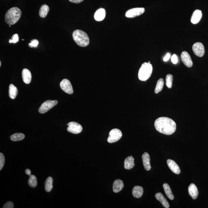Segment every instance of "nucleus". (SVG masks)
I'll use <instances>...</instances> for the list:
<instances>
[{
    "label": "nucleus",
    "mask_w": 208,
    "mask_h": 208,
    "mask_svg": "<svg viewBox=\"0 0 208 208\" xmlns=\"http://www.w3.org/2000/svg\"><path fill=\"white\" fill-rule=\"evenodd\" d=\"M154 125L158 132L164 135H172L176 130V124L169 118H159L155 120Z\"/></svg>",
    "instance_id": "1"
},
{
    "label": "nucleus",
    "mask_w": 208,
    "mask_h": 208,
    "mask_svg": "<svg viewBox=\"0 0 208 208\" xmlns=\"http://www.w3.org/2000/svg\"><path fill=\"white\" fill-rule=\"evenodd\" d=\"M21 11L17 7L11 8L7 11L5 17L6 23L9 25L16 23L21 16Z\"/></svg>",
    "instance_id": "2"
},
{
    "label": "nucleus",
    "mask_w": 208,
    "mask_h": 208,
    "mask_svg": "<svg viewBox=\"0 0 208 208\" xmlns=\"http://www.w3.org/2000/svg\"><path fill=\"white\" fill-rule=\"evenodd\" d=\"M73 39L78 46L82 47L88 46L90 43V39L88 35L81 30H75L72 33Z\"/></svg>",
    "instance_id": "3"
},
{
    "label": "nucleus",
    "mask_w": 208,
    "mask_h": 208,
    "mask_svg": "<svg viewBox=\"0 0 208 208\" xmlns=\"http://www.w3.org/2000/svg\"><path fill=\"white\" fill-rule=\"evenodd\" d=\"M152 71L153 67L150 63L148 62L143 63L139 71V79L141 81H146L151 76Z\"/></svg>",
    "instance_id": "4"
},
{
    "label": "nucleus",
    "mask_w": 208,
    "mask_h": 208,
    "mask_svg": "<svg viewBox=\"0 0 208 208\" xmlns=\"http://www.w3.org/2000/svg\"><path fill=\"white\" fill-rule=\"evenodd\" d=\"M122 136V133L120 130L117 128L113 129L109 132L107 141L108 142L110 143H115L120 140Z\"/></svg>",
    "instance_id": "5"
},
{
    "label": "nucleus",
    "mask_w": 208,
    "mask_h": 208,
    "mask_svg": "<svg viewBox=\"0 0 208 208\" xmlns=\"http://www.w3.org/2000/svg\"><path fill=\"white\" fill-rule=\"evenodd\" d=\"M58 102L57 100H47L45 101L41 104V106L39 109V112L40 113L44 114L49 111L50 109H52L53 107L58 104Z\"/></svg>",
    "instance_id": "6"
},
{
    "label": "nucleus",
    "mask_w": 208,
    "mask_h": 208,
    "mask_svg": "<svg viewBox=\"0 0 208 208\" xmlns=\"http://www.w3.org/2000/svg\"><path fill=\"white\" fill-rule=\"evenodd\" d=\"M145 11V9L144 8H134L127 11L126 13L125 16L128 18H134L141 15Z\"/></svg>",
    "instance_id": "7"
},
{
    "label": "nucleus",
    "mask_w": 208,
    "mask_h": 208,
    "mask_svg": "<svg viewBox=\"0 0 208 208\" xmlns=\"http://www.w3.org/2000/svg\"><path fill=\"white\" fill-rule=\"evenodd\" d=\"M67 130L70 133L75 134L80 133L83 130L82 126L77 122H69Z\"/></svg>",
    "instance_id": "8"
},
{
    "label": "nucleus",
    "mask_w": 208,
    "mask_h": 208,
    "mask_svg": "<svg viewBox=\"0 0 208 208\" xmlns=\"http://www.w3.org/2000/svg\"><path fill=\"white\" fill-rule=\"evenodd\" d=\"M60 86L61 89L67 94L71 95L73 93L72 85L67 79H64L62 80L61 82Z\"/></svg>",
    "instance_id": "9"
},
{
    "label": "nucleus",
    "mask_w": 208,
    "mask_h": 208,
    "mask_svg": "<svg viewBox=\"0 0 208 208\" xmlns=\"http://www.w3.org/2000/svg\"><path fill=\"white\" fill-rule=\"evenodd\" d=\"M193 53L198 57H201L204 55L205 49L204 45L200 42L196 43L193 44L192 46Z\"/></svg>",
    "instance_id": "10"
},
{
    "label": "nucleus",
    "mask_w": 208,
    "mask_h": 208,
    "mask_svg": "<svg viewBox=\"0 0 208 208\" xmlns=\"http://www.w3.org/2000/svg\"><path fill=\"white\" fill-rule=\"evenodd\" d=\"M181 58L182 62L184 65L188 67H191L193 65L191 56L186 51H183L181 53Z\"/></svg>",
    "instance_id": "11"
},
{
    "label": "nucleus",
    "mask_w": 208,
    "mask_h": 208,
    "mask_svg": "<svg viewBox=\"0 0 208 208\" xmlns=\"http://www.w3.org/2000/svg\"><path fill=\"white\" fill-rule=\"evenodd\" d=\"M167 164L169 169L173 173L176 174L180 173L181 171L180 167L175 161L170 159H167Z\"/></svg>",
    "instance_id": "12"
},
{
    "label": "nucleus",
    "mask_w": 208,
    "mask_h": 208,
    "mask_svg": "<svg viewBox=\"0 0 208 208\" xmlns=\"http://www.w3.org/2000/svg\"><path fill=\"white\" fill-rule=\"evenodd\" d=\"M143 165L144 168L146 170L149 171L151 169L150 165V159L149 155L147 152H145L142 156Z\"/></svg>",
    "instance_id": "13"
},
{
    "label": "nucleus",
    "mask_w": 208,
    "mask_h": 208,
    "mask_svg": "<svg viewBox=\"0 0 208 208\" xmlns=\"http://www.w3.org/2000/svg\"><path fill=\"white\" fill-rule=\"evenodd\" d=\"M188 193L193 199H196L197 198L199 195V191H198L197 187L194 183H191L188 187Z\"/></svg>",
    "instance_id": "14"
},
{
    "label": "nucleus",
    "mask_w": 208,
    "mask_h": 208,
    "mask_svg": "<svg viewBox=\"0 0 208 208\" xmlns=\"http://www.w3.org/2000/svg\"><path fill=\"white\" fill-rule=\"evenodd\" d=\"M202 12L200 10H196L193 12L191 19V22L193 24L198 23L202 17Z\"/></svg>",
    "instance_id": "15"
},
{
    "label": "nucleus",
    "mask_w": 208,
    "mask_h": 208,
    "mask_svg": "<svg viewBox=\"0 0 208 208\" xmlns=\"http://www.w3.org/2000/svg\"><path fill=\"white\" fill-rule=\"evenodd\" d=\"M105 16V10L104 8H100L98 9L95 13L94 18L97 21H101L104 20Z\"/></svg>",
    "instance_id": "16"
},
{
    "label": "nucleus",
    "mask_w": 208,
    "mask_h": 208,
    "mask_svg": "<svg viewBox=\"0 0 208 208\" xmlns=\"http://www.w3.org/2000/svg\"><path fill=\"white\" fill-rule=\"evenodd\" d=\"M22 77L23 81L27 84L30 83L32 80V75L30 71L28 69L25 68L22 72Z\"/></svg>",
    "instance_id": "17"
},
{
    "label": "nucleus",
    "mask_w": 208,
    "mask_h": 208,
    "mask_svg": "<svg viewBox=\"0 0 208 208\" xmlns=\"http://www.w3.org/2000/svg\"><path fill=\"white\" fill-rule=\"evenodd\" d=\"M134 158L132 156H129L124 161V167L127 170H130L134 167Z\"/></svg>",
    "instance_id": "18"
},
{
    "label": "nucleus",
    "mask_w": 208,
    "mask_h": 208,
    "mask_svg": "<svg viewBox=\"0 0 208 208\" xmlns=\"http://www.w3.org/2000/svg\"><path fill=\"white\" fill-rule=\"evenodd\" d=\"M124 187V183L122 180L117 179L114 181L113 184V191L114 193H118L121 191Z\"/></svg>",
    "instance_id": "19"
},
{
    "label": "nucleus",
    "mask_w": 208,
    "mask_h": 208,
    "mask_svg": "<svg viewBox=\"0 0 208 208\" xmlns=\"http://www.w3.org/2000/svg\"><path fill=\"white\" fill-rule=\"evenodd\" d=\"M156 199L160 201L163 206L165 208H168L170 207V205L167 199L162 193L159 192L156 193L155 195Z\"/></svg>",
    "instance_id": "20"
},
{
    "label": "nucleus",
    "mask_w": 208,
    "mask_h": 208,
    "mask_svg": "<svg viewBox=\"0 0 208 208\" xmlns=\"http://www.w3.org/2000/svg\"><path fill=\"white\" fill-rule=\"evenodd\" d=\"M143 188L142 187L139 186H135L134 187L132 190V194L134 197L136 198H140L142 196L143 193Z\"/></svg>",
    "instance_id": "21"
},
{
    "label": "nucleus",
    "mask_w": 208,
    "mask_h": 208,
    "mask_svg": "<svg viewBox=\"0 0 208 208\" xmlns=\"http://www.w3.org/2000/svg\"><path fill=\"white\" fill-rule=\"evenodd\" d=\"M163 186L164 191L165 192L166 196L170 200H173L174 199V196L173 193H172L170 187L169 186L168 184L164 183L163 185Z\"/></svg>",
    "instance_id": "22"
},
{
    "label": "nucleus",
    "mask_w": 208,
    "mask_h": 208,
    "mask_svg": "<svg viewBox=\"0 0 208 208\" xmlns=\"http://www.w3.org/2000/svg\"><path fill=\"white\" fill-rule=\"evenodd\" d=\"M18 94L17 87L13 84L10 85L9 87V96L12 99H15Z\"/></svg>",
    "instance_id": "23"
},
{
    "label": "nucleus",
    "mask_w": 208,
    "mask_h": 208,
    "mask_svg": "<svg viewBox=\"0 0 208 208\" xmlns=\"http://www.w3.org/2000/svg\"><path fill=\"white\" fill-rule=\"evenodd\" d=\"M53 178L51 177H48L45 182V189L46 192H49L53 188Z\"/></svg>",
    "instance_id": "24"
},
{
    "label": "nucleus",
    "mask_w": 208,
    "mask_h": 208,
    "mask_svg": "<svg viewBox=\"0 0 208 208\" xmlns=\"http://www.w3.org/2000/svg\"><path fill=\"white\" fill-rule=\"evenodd\" d=\"M49 10V6L46 4L43 5L40 9L39 14L42 18H45L47 15Z\"/></svg>",
    "instance_id": "25"
},
{
    "label": "nucleus",
    "mask_w": 208,
    "mask_h": 208,
    "mask_svg": "<svg viewBox=\"0 0 208 208\" xmlns=\"http://www.w3.org/2000/svg\"><path fill=\"white\" fill-rule=\"evenodd\" d=\"M164 84L163 79L160 78L158 80L157 83H156L155 90V93L156 94H157L159 92L162 91L164 86Z\"/></svg>",
    "instance_id": "26"
},
{
    "label": "nucleus",
    "mask_w": 208,
    "mask_h": 208,
    "mask_svg": "<svg viewBox=\"0 0 208 208\" xmlns=\"http://www.w3.org/2000/svg\"><path fill=\"white\" fill-rule=\"evenodd\" d=\"M25 138V135L22 133H16L11 135V139L12 141H20L23 140Z\"/></svg>",
    "instance_id": "27"
},
{
    "label": "nucleus",
    "mask_w": 208,
    "mask_h": 208,
    "mask_svg": "<svg viewBox=\"0 0 208 208\" xmlns=\"http://www.w3.org/2000/svg\"><path fill=\"white\" fill-rule=\"evenodd\" d=\"M29 185L32 188H35L38 184L36 177L34 175H30L28 180Z\"/></svg>",
    "instance_id": "28"
},
{
    "label": "nucleus",
    "mask_w": 208,
    "mask_h": 208,
    "mask_svg": "<svg viewBox=\"0 0 208 208\" xmlns=\"http://www.w3.org/2000/svg\"><path fill=\"white\" fill-rule=\"evenodd\" d=\"M173 76L171 74H168L166 77V85L168 88H171L172 86Z\"/></svg>",
    "instance_id": "29"
},
{
    "label": "nucleus",
    "mask_w": 208,
    "mask_h": 208,
    "mask_svg": "<svg viewBox=\"0 0 208 208\" xmlns=\"http://www.w3.org/2000/svg\"><path fill=\"white\" fill-rule=\"evenodd\" d=\"M19 35L17 34L13 35L11 39L9 40V43H16L19 41Z\"/></svg>",
    "instance_id": "30"
},
{
    "label": "nucleus",
    "mask_w": 208,
    "mask_h": 208,
    "mask_svg": "<svg viewBox=\"0 0 208 208\" xmlns=\"http://www.w3.org/2000/svg\"><path fill=\"white\" fill-rule=\"evenodd\" d=\"M5 164V157L2 153H0V170H1L4 167Z\"/></svg>",
    "instance_id": "31"
},
{
    "label": "nucleus",
    "mask_w": 208,
    "mask_h": 208,
    "mask_svg": "<svg viewBox=\"0 0 208 208\" xmlns=\"http://www.w3.org/2000/svg\"><path fill=\"white\" fill-rule=\"evenodd\" d=\"M30 42H31L29 44V46L30 48H37L39 44L38 40L35 39H33Z\"/></svg>",
    "instance_id": "32"
},
{
    "label": "nucleus",
    "mask_w": 208,
    "mask_h": 208,
    "mask_svg": "<svg viewBox=\"0 0 208 208\" xmlns=\"http://www.w3.org/2000/svg\"><path fill=\"white\" fill-rule=\"evenodd\" d=\"M3 208H14V204L12 201H9L6 202L4 205Z\"/></svg>",
    "instance_id": "33"
},
{
    "label": "nucleus",
    "mask_w": 208,
    "mask_h": 208,
    "mask_svg": "<svg viewBox=\"0 0 208 208\" xmlns=\"http://www.w3.org/2000/svg\"><path fill=\"white\" fill-rule=\"evenodd\" d=\"M171 61L173 64H176L178 62V58L176 55L174 54L171 58Z\"/></svg>",
    "instance_id": "34"
},
{
    "label": "nucleus",
    "mask_w": 208,
    "mask_h": 208,
    "mask_svg": "<svg viewBox=\"0 0 208 208\" xmlns=\"http://www.w3.org/2000/svg\"><path fill=\"white\" fill-rule=\"evenodd\" d=\"M170 53H168L165 56V57L164 58V61H168L169 59L170 58Z\"/></svg>",
    "instance_id": "35"
},
{
    "label": "nucleus",
    "mask_w": 208,
    "mask_h": 208,
    "mask_svg": "<svg viewBox=\"0 0 208 208\" xmlns=\"http://www.w3.org/2000/svg\"><path fill=\"white\" fill-rule=\"evenodd\" d=\"M69 1L71 2L74 3H77V4H78V3H80L82 2L84 0H69Z\"/></svg>",
    "instance_id": "36"
},
{
    "label": "nucleus",
    "mask_w": 208,
    "mask_h": 208,
    "mask_svg": "<svg viewBox=\"0 0 208 208\" xmlns=\"http://www.w3.org/2000/svg\"><path fill=\"white\" fill-rule=\"evenodd\" d=\"M25 173L29 176L31 175V171L29 169H26L25 170Z\"/></svg>",
    "instance_id": "37"
},
{
    "label": "nucleus",
    "mask_w": 208,
    "mask_h": 208,
    "mask_svg": "<svg viewBox=\"0 0 208 208\" xmlns=\"http://www.w3.org/2000/svg\"><path fill=\"white\" fill-rule=\"evenodd\" d=\"M1 66V61H0V66Z\"/></svg>",
    "instance_id": "38"
},
{
    "label": "nucleus",
    "mask_w": 208,
    "mask_h": 208,
    "mask_svg": "<svg viewBox=\"0 0 208 208\" xmlns=\"http://www.w3.org/2000/svg\"><path fill=\"white\" fill-rule=\"evenodd\" d=\"M148 63H150V61H148Z\"/></svg>",
    "instance_id": "39"
},
{
    "label": "nucleus",
    "mask_w": 208,
    "mask_h": 208,
    "mask_svg": "<svg viewBox=\"0 0 208 208\" xmlns=\"http://www.w3.org/2000/svg\"><path fill=\"white\" fill-rule=\"evenodd\" d=\"M9 27H11V25H9Z\"/></svg>",
    "instance_id": "40"
}]
</instances>
